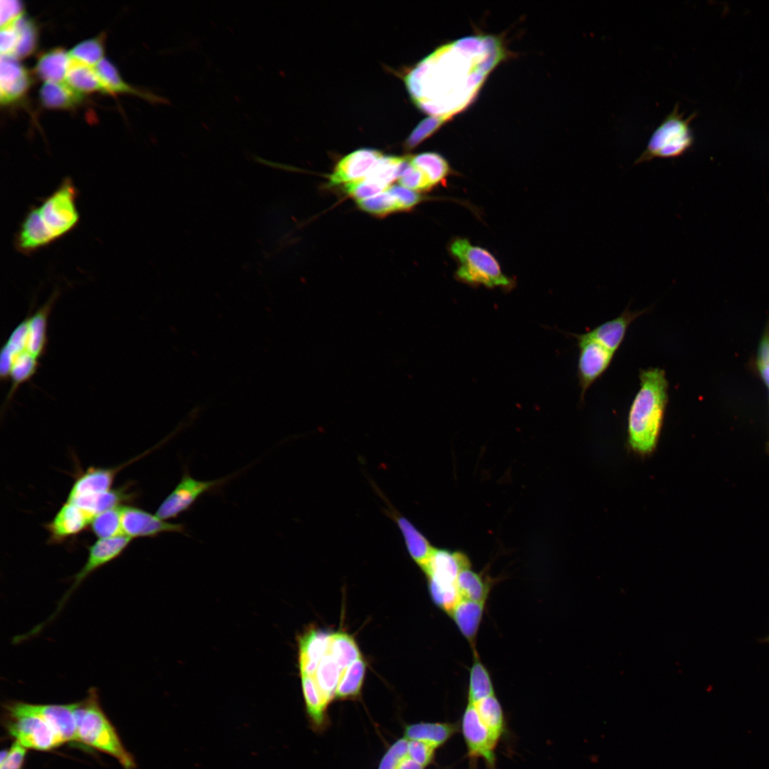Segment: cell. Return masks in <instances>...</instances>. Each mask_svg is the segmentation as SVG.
I'll return each mask as SVG.
<instances>
[{"label": "cell", "instance_id": "cell-43", "mask_svg": "<svg viewBox=\"0 0 769 769\" xmlns=\"http://www.w3.org/2000/svg\"><path fill=\"white\" fill-rule=\"evenodd\" d=\"M359 207L371 214L384 216L400 211L399 203L387 189L370 198L357 202Z\"/></svg>", "mask_w": 769, "mask_h": 769}, {"label": "cell", "instance_id": "cell-45", "mask_svg": "<svg viewBox=\"0 0 769 769\" xmlns=\"http://www.w3.org/2000/svg\"><path fill=\"white\" fill-rule=\"evenodd\" d=\"M408 740L402 737L391 744L381 758L377 769H395L399 760L407 753Z\"/></svg>", "mask_w": 769, "mask_h": 769}, {"label": "cell", "instance_id": "cell-18", "mask_svg": "<svg viewBox=\"0 0 769 769\" xmlns=\"http://www.w3.org/2000/svg\"><path fill=\"white\" fill-rule=\"evenodd\" d=\"M53 242L40 219L37 206H31L16 234L14 246L16 251L30 255Z\"/></svg>", "mask_w": 769, "mask_h": 769}, {"label": "cell", "instance_id": "cell-27", "mask_svg": "<svg viewBox=\"0 0 769 769\" xmlns=\"http://www.w3.org/2000/svg\"><path fill=\"white\" fill-rule=\"evenodd\" d=\"M135 496L129 486L125 485L97 496H80L67 501L75 504L93 518L102 512L124 506Z\"/></svg>", "mask_w": 769, "mask_h": 769}, {"label": "cell", "instance_id": "cell-25", "mask_svg": "<svg viewBox=\"0 0 769 769\" xmlns=\"http://www.w3.org/2000/svg\"><path fill=\"white\" fill-rule=\"evenodd\" d=\"M484 604L461 599L449 614L460 632L470 643L474 656L478 655L475 644L483 615Z\"/></svg>", "mask_w": 769, "mask_h": 769}, {"label": "cell", "instance_id": "cell-44", "mask_svg": "<svg viewBox=\"0 0 769 769\" xmlns=\"http://www.w3.org/2000/svg\"><path fill=\"white\" fill-rule=\"evenodd\" d=\"M343 187L345 192L357 202L370 198L387 190L380 184L367 178L344 184Z\"/></svg>", "mask_w": 769, "mask_h": 769}, {"label": "cell", "instance_id": "cell-7", "mask_svg": "<svg viewBox=\"0 0 769 769\" xmlns=\"http://www.w3.org/2000/svg\"><path fill=\"white\" fill-rule=\"evenodd\" d=\"M132 538L122 535L113 538H98L88 547L87 560L80 570L73 576L72 583L58 603L54 612L46 619L34 627L29 632L33 637L51 622L60 613L66 602L81 583L90 574L119 557L127 548Z\"/></svg>", "mask_w": 769, "mask_h": 769}, {"label": "cell", "instance_id": "cell-26", "mask_svg": "<svg viewBox=\"0 0 769 769\" xmlns=\"http://www.w3.org/2000/svg\"><path fill=\"white\" fill-rule=\"evenodd\" d=\"M95 69L108 94H131L139 96L152 103H167L166 98L135 88L127 83L119 73L117 68L108 59L104 58L95 66Z\"/></svg>", "mask_w": 769, "mask_h": 769}, {"label": "cell", "instance_id": "cell-47", "mask_svg": "<svg viewBox=\"0 0 769 769\" xmlns=\"http://www.w3.org/2000/svg\"><path fill=\"white\" fill-rule=\"evenodd\" d=\"M436 750L425 743L408 740L407 755L425 768L434 763Z\"/></svg>", "mask_w": 769, "mask_h": 769}, {"label": "cell", "instance_id": "cell-21", "mask_svg": "<svg viewBox=\"0 0 769 769\" xmlns=\"http://www.w3.org/2000/svg\"><path fill=\"white\" fill-rule=\"evenodd\" d=\"M124 466L89 467L75 480L67 501L80 496H97L110 490L116 474Z\"/></svg>", "mask_w": 769, "mask_h": 769}, {"label": "cell", "instance_id": "cell-36", "mask_svg": "<svg viewBox=\"0 0 769 769\" xmlns=\"http://www.w3.org/2000/svg\"><path fill=\"white\" fill-rule=\"evenodd\" d=\"M328 653L333 656L342 671L362 657L354 638L345 632L332 634Z\"/></svg>", "mask_w": 769, "mask_h": 769}, {"label": "cell", "instance_id": "cell-54", "mask_svg": "<svg viewBox=\"0 0 769 769\" xmlns=\"http://www.w3.org/2000/svg\"><path fill=\"white\" fill-rule=\"evenodd\" d=\"M768 387H769V384H768Z\"/></svg>", "mask_w": 769, "mask_h": 769}, {"label": "cell", "instance_id": "cell-24", "mask_svg": "<svg viewBox=\"0 0 769 769\" xmlns=\"http://www.w3.org/2000/svg\"><path fill=\"white\" fill-rule=\"evenodd\" d=\"M459 731L454 723L417 722L403 725V737L409 741L425 743L437 749L444 746Z\"/></svg>", "mask_w": 769, "mask_h": 769}, {"label": "cell", "instance_id": "cell-29", "mask_svg": "<svg viewBox=\"0 0 769 769\" xmlns=\"http://www.w3.org/2000/svg\"><path fill=\"white\" fill-rule=\"evenodd\" d=\"M83 97L66 82H44L39 91L41 104L48 109H73L80 105Z\"/></svg>", "mask_w": 769, "mask_h": 769}, {"label": "cell", "instance_id": "cell-28", "mask_svg": "<svg viewBox=\"0 0 769 769\" xmlns=\"http://www.w3.org/2000/svg\"><path fill=\"white\" fill-rule=\"evenodd\" d=\"M71 61L68 51L56 47L40 55L35 73L44 82H65Z\"/></svg>", "mask_w": 769, "mask_h": 769}, {"label": "cell", "instance_id": "cell-10", "mask_svg": "<svg viewBox=\"0 0 769 769\" xmlns=\"http://www.w3.org/2000/svg\"><path fill=\"white\" fill-rule=\"evenodd\" d=\"M227 481L226 478L202 481L184 472L180 481L161 503L155 515L167 520L179 516L187 511L204 494L216 490Z\"/></svg>", "mask_w": 769, "mask_h": 769}, {"label": "cell", "instance_id": "cell-15", "mask_svg": "<svg viewBox=\"0 0 769 769\" xmlns=\"http://www.w3.org/2000/svg\"><path fill=\"white\" fill-rule=\"evenodd\" d=\"M382 154L372 149H360L346 155L336 164L329 177L330 185L346 184L367 177Z\"/></svg>", "mask_w": 769, "mask_h": 769}, {"label": "cell", "instance_id": "cell-8", "mask_svg": "<svg viewBox=\"0 0 769 769\" xmlns=\"http://www.w3.org/2000/svg\"><path fill=\"white\" fill-rule=\"evenodd\" d=\"M9 733L26 748L49 750L63 743L53 729L39 716L4 706Z\"/></svg>", "mask_w": 769, "mask_h": 769}, {"label": "cell", "instance_id": "cell-31", "mask_svg": "<svg viewBox=\"0 0 769 769\" xmlns=\"http://www.w3.org/2000/svg\"><path fill=\"white\" fill-rule=\"evenodd\" d=\"M365 670V661L362 657L350 664L341 674L335 699L345 701L357 699L361 693Z\"/></svg>", "mask_w": 769, "mask_h": 769}, {"label": "cell", "instance_id": "cell-5", "mask_svg": "<svg viewBox=\"0 0 769 769\" xmlns=\"http://www.w3.org/2000/svg\"><path fill=\"white\" fill-rule=\"evenodd\" d=\"M694 115L684 118L676 103L669 114L654 131L645 150L634 164L654 158H676L683 155L693 145L690 122Z\"/></svg>", "mask_w": 769, "mask_h": 769}, {"label": "cell", "instance_id": "cell-48", "mask_svg": "<svg viewBox=\"0 0 769 769\" xmlns=\"http://www.w3.org/2000/svg\"><path fill=\"white\" fill-rule=\"evenodd\" d=\"M387 190L397 199L400 211H408L425 199L415 191L400 185L390 186Z\"/></svg>", "mask_w": 769, "mask_h": 769}, {"label": "cell", "instance_id": "cell-19", "mask_svg": "<svg viewBox=\"0 0 769 769\" xmlns=\"http://www.w3.org/2000/svg\"><path fill=\"white\" fill-rule=\"evenodd\" d=\"M649 309L632 311L627 308L619 316L582 333L615 354L622 345L630 324Z\"/></svg>", "mask_w": 769, "mask_h": 769}, {"label": "cell", "instance_id": "cell-16", "mask_svg": "<svg viewBox=\"0 0 769 769\" xmlns=\"http://www.w3.org/2000/svg\"><path fill=\"white\" fill-rule=\"evenodd\" d=\"M31 85L28 71L11 56H1L0 61V100L4 105H11L20 100L27 93Z\"/></svg>", "mask_w": 769, "mask_h": 769}, {"label": "cell", "instance_id": "cell-9", "mask_svg": "<svg viewBox=\"0 0 769 769\" xmlns=\"http://www.w3.org/2000/svg\"><path fill=\"white\" fill-rule=\"evenodd\" d=\"M470 566V560L465 553L434 548L423 570L427 577L429 590L442 593L458 592L459 575Z\"/></svg>", "mask_w": 769, "mask_h": 769}, {"label": "cell", "instance_id": "cell-39", "mask_svg": "<svg viewBox=\"0 0 769 769\" xmlns=\"http://www.w3.org/2000/svg\"><path fill=\"white\" fill-rule=\"evenodd\" d=\"M17 31V44L13 57L20 59L30 56L38 42V29L35 23L24 15L14 22Z\"/></svg>", "mask_w": 769, "mask_h": 769}, {"label": "cell", "instance_id": "cell-12", "mask_svg": "<svg viewBox=\"0 0 769 769\" xmlns=\"http://www.w3.org/2000/svg\"><path fill=\"white\" fill-rule=\"evenodd\" d=\"M461 728L469 757L482 758L490 769H495V750L498 742L481 721L473 703H468L461 718Z\"/></svg>", "mask_w": 769, "mask_h": 769}, {"label": "cell", "instance_id": "cell-17", "mask_svg": "<svg viewBox=\"0 0 769 769\" xmlns=\"http://www.w3.org/2000/svg\"><path fill=\"white\" fill-rule=\"evenodd\" d=\"M93 518L75 504L66 501L53 519L46 524L50 543H59L79 534L90 525Z\"/></svg>", "mask_w": 769, "mask_h": 769}, {"label": "cell", "instance_id": "cell-22", "mask_svg": "<svg viewBox=\"0 0 769 769\" xmlns=\"http://www.w3.org/2000/svg\"><path fill=\"white\" fill-rule=\"evenodd\" d=\"M302 691L309 728L315 733H323L330 726L328 713L330 703L318 687L313 676H301Z\"/></svg>", "mask_w": 769, "mask_h": 769}, {"label": "cell", "instance_id": "cell-13", "mask_svg": "<svg viewBox=\"0 0 769 769\" xmlns=\"http://www.w3.org/2000/svg\"><path fill=\"white\" fill-rule=\"evenodd\" d=\"M11 708L35 714L53 729L63 743L78 741L74 716L75 703L69 704H33L23 701L6 703Z\"/></svg>", "mask_w": 769, "mask_h": 769}, {"label": "cell", "instance_id": "cell-20", "mask_svg": "<svg viewBox=\"0 0 769 769\" xmlns=\"http://www.w3.org/2000/svg\"><path fill=\"white\" fill-rule=\"evenodd\" d=\"M332 634L324 629L312 628L299 638L301 676H313L320 659L328 651Z\"/></svg>", "mask_w": 769, "mask_h": 769}, {"label": "cell", "instance_id": "cell-1", "mask_svg": "<svg viewBox=\"0 0 769 769\" xmlns=\"http://www.w3.org/2000/svg\"><path fill=\"white\" fill-rule=\"evenodd\" d=\"M59 296L55 291L48 300L28 314L12 330L0 351L1 381L11 385L4 406H7L18 389L36 373L48 344V322Z\"/></svg>", "mask_w": 769, "mask_h": 769}, {"label": "cell", "instance_id": "cell-30", "mask_svg": "<svg viewBox=\"0 0 769 769\" xmlns=\"http://www.w3.org/2000/svg\"><path fill=\"white\" fill-rule=\"evenodd\" d=\"M65 82L71 88L83 95L97 92L108 94L95 67L73 60Z\"/></svg>", "mask_w": 769, "mask_h": 769}, {"label": "cell", "instance_id": "cell-41", "mask_svg": "<svg viewBox=\"0 0 769 769\" xmlns=\"http://www.w3.org/2000/svg\"><path fill=\"white\" fill-rule=\"evenodd\" d=\"M405 157L382 155L367 179L372 180L387 189L389 184L399 177V172Z\"/></svg>", "mask_w": 769, "mask_h": 769}, {"label": "cell", "instance_id": "cell-3", "mask_svg": "<svg viewBox=\"0 0 769 769\" xmlns=\"http://www.w3.org/2000/svg\"><path fill=\"white\" fill-rule=\"evenodd\" d=\"M74 716L79 742L114 757L125 769L135 768L132 756L101 708L96 688L91 687L83 700L75 703Z\"/></svg>", "mask_w": 769, "mask_h": 769}, {"label": "cell", "instance_id": "cell-50", "mask_svg": "<svg viewBox=\"0 0 769 769\" xmlns=\"http://www.w3.org/2000/svg\"><path fill=\"white\" fill-rule=\"evenodd\" d=\"M17 44V31L14 23L1 28V56H13Z\"/></svg>", "mask_w": 769, "mask_h": 769}, {"label": "cell", "instance_id": "cell-52", "mask_svg": "<svg viewBox=\"0 0 769 769\" xmlns=\"http://www.w3.org/2000/svg\"><path fill=\"white\" fill-rule=\"evenodd\" d=\"M426 768L411 758L407 753L398 761L395 769H425Z\"/></svg>", "mask_w": 769, "mask_h": 769}, {"label": "cell", "instance_id": "cell-23", "mask_svg": "<svg viewBox=\"0 0 769 769\" xmlns=\"http://www.w3.org/2000/svg\"><path fill=\"white\" fill-rule=\"evenodd\" d=\"M390 509L391 511L389 513L391 514L402 535L411 558L423 571L429 563L434 548L410 520L392 508Z\"/></svg>", "mask_w": 769, "mask_h": 769}, {"label": "cell", "instance_id": "cell-53", "mask_svg": "<svg viewBox=\"0 0 769 769\" xmlns=\"http://www.w3.org/2000/svg\"><path fill=\"white\" fill-rule=\"evenodd\" d=\"M759 642L769 644V634L763 638L760 639Z\"/></svg>", "mask_w": 769, "mask_h": 769}, {"label": "cell", "instance_id": "cell-32", "mask_svg": "<svg viewBox=\"0 0 769 769\" xmlns=\"http://www.w3.org/2000/svg\"><path fill=\"white\" fill-rule=\"evenodd\" d=\"M412 164L419 168L434 187L445 182L453 173L448 162L440 155L434 152L410 156Z\"/></svg>", "mask_w": 769, "mask_h": 769}, {"label": "cell", "instance_id": "cell-2", "mask_svg": "<svg viewBox=\"0 0 769 769\" xmlns=\"http://www.w3.org/2000/svg\"><path fill=\"white\" fill-rule=\"evenodd\" d=\"M639 388L630 405L628 440L640 453L652 451L657 443L669 401V382L666 372L659 367L641 369Z\"/></svg>", "mask_w": 769, "mask_h": 769}, {"label": "cell", "instance_id": "cell-35", "mask_svg": "<svg viewBox=\"0 0 769 769\" xmlns=\"http://www.w3.org/2000/svg\"><path fill=\"white\" fill-rule=\"evenodd\" d=\"M457 587L461 599L485 603L490 586L483 575L471 569L464 568L457 579Z\"/></svg>", "mask_w": 769, "mask_h": 769}, {"label": "cell", "instance_id": "cell-38", "mask_svg": "<svg viewBox=\"0 0 769 769\" xmlns=\"http://www.w3.org/2000/svg\"><path fill=\"white\" fill-rule=\"evenodd\" d=\"M105 40L104 33L83 40L68 51L69 56L73 61L95 67L105 58Z\"/></svg>", "mask_w": 769, "mask_h": 769}, {"label": "cell", "instance_id": "cell-51", "mask_svg": "<svg viewBox=\"0 0 769 769\" xmlns=\"http://www.w3.org/2000/svg\"><path fill=\"white\" fill-rule=\"evenodd\" d=\"M769 365V330L764 334L758 351V369Z\"/></svg>", "mask_w": 769, "mask_h": 769}, {"label": "cell", "instance_id": "cell-6", "mask_svg": "<svg viewBox=\"0 0 769 769\" xmlns=\"http://www.w3.org/2000/svg\"><path fill=\"white\" fill-rule=\"evenodd\" d=\"M78 191L69 177L37 206L40 219L54 241L78 225L80 215L76 201Z\"/></svg>", "mask_w": 769, "mask_h": 769}, {"label": "cell", "instance_id": "cell-40", "mask_svg": "<svg viewBox=\"0 0 769 769\" xmlns=\"http://www.w3.org/2000/svg\"><path fill=\"white\" fill-rule=\"evenodd\" d=\"M120 508H115L95 516L90 527L98 538H108L122 535Z\"/></svg>", "mask_w": 769, "mask_h": 769}, {"label": "cell", "instance_id": "cell-37", "mask_svg": "<svg viewBox=\"0 0 769 769\" xmlns=\"http://www.w3.org/2000/svg\"><path fill=\"white\" fill-rule=\"evenodd\" d=\"M468 703H475L488 696L494 695V688L490 674L486 667L474 656V661L469 671Z\"/></svg>", "mask_w": 769, "mask_h": 769}, {"label": "cell", "instance_id": "cell-34", "mask_svg": "<svg viewBox=\"0 0 769 769\" xmlns=\"http://www.w3.org/2000/svg\"><path fill=\"white\" fill-rule=\"evenodd\" d=\"M473 704L483 723L493 739L498 742L505 730V721L503 708L498 699L492 695Z\"/></svg>", "mask_w": 769, "mask_h": 769}, {"label": "cell", "instance_id": "cell-11", "mask_svg": "<svg viewBox=\"0 0 769 769\" xmlns=\"http://www.w3.org/2000/svg\"><path fill=\"white\" fill-rule=\"evenodd\" d=\"M579 347L577 376L583 400L589 387L607 370L614 354L600 343L582 334H573Z\"/></svg>", "mask_w": 769, "mask_h": 769}, {"label": "cell", "instance_id": "cell-14", "mask_svg": "<svg viewBox=\"0 0 769 769\" xmlns=\"http://www.w3.org/2000/svg\"><path fill=\"white\" fill-rule=\"evenodd\" d=\"M120 511L122 534L132 539L154 538L165 533L185 532L184 525L162 520L137 507L124 505Z\"/></svg>", "mask_w": 769, "mask_h": 769}, {"label": "cell", "instance_id": "cell-42", "mask_svg": "<svg viewBox=\"0 0 769 769\" xmlns=\"http://www.w3.org/2000/svg\"><path fill=\"white\" fill-rule=\"evenodd\" d=\"M400 186L413 191H428L433 187L426 175L411 162L410 156L405 157L398 177Z\"/></svg>", "mask_w": 769, "mask_h": 769}, {"label": "cell", "instance_id": "cell-46", "mask_svg": "<svg viewBox=\"0 0 769 769\" xmlns=\"http://www.w3.org/2000/svg\"><path fill=\"white\" fill-rule=\"evenodd\" d=\"M26 748L15 741L9 750L1 752L0 769H22Z\"/></svg>", "mask_w": 769, "mask_h": 769}, {"label": "cell", "instance_id": "cell-33", "mask_svg": "<svg viewBox=\"0 0 769 769\" xmlns=\"http://www.w3.org/2000/svg\"><path fill=\"white\" fill-rule=\"evenodd\" d=\"M342 671L333 656L327 652L320 659L313 676L320 691L329 703L335 699Z\"/></svg>", "mask_w": 769, "mask_h": 769}, {"label": "cell", "instance_id": "cell-4", "mask_svg": "<svg viewBox=\"0 0 769 769\" xmlns=\"http://www.w3.org/2000/svg\"><path fill=\"white\" fill-rule=\"evenodd\" d=\"M449 251L459 264L456 278L462 283L488 288L513 287V280L504 274L497 259L487 249L473 245L467 239L456 238L450 244Z\"/></svg>", "mask_w": 769, "mask_h": 769}, {"label": "cell", "instance_id": "cell-49", "mask_svg": "<svg viewBox=\"0 0 769 769\" xmlns=\"http://www.w3.org/2000/svg\"><path fill=\"white\" fill-rule=\"evenodd\" d=\"M0 3L1 28L14 23L24 15V6L21 1L1 0Z\"/></svg>", "mask_w": 769, "mask_h": 769}]
</instances>
